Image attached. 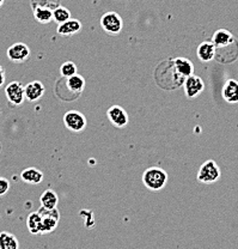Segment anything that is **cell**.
<instances>
[{
	"instance_id": "1",
	"label": "cell",
	"mask_w": 238,
	"mask_h": 249,
	"mask_svg": "<svg viewBox=\"0 0 238 249\" xmlns=\"http://www.w3.org/2000/svg\"><path fill=\"white\" fill-rule=\"evenodd\" d=\"M168 182L167 171L158 167H151L143 174V183L147 189L158 192L163 189Z\"/></svg>"
},
{
	"instance_id": "2",
	"label": "cell",
	"mask_w": 238,
	"mask_h": 249,
	"mask_svg": "<svg viewBox=\"0 0 238 249\" xmlns=\"http://www.w3.org/2000/svg\"><path fill=\"white\" fill-rule=\"evenodd\" d=\"M38 213L41 216V228H40V233H49L56 229L59 224V220H60V212L58 211V209H43L41 207L38 210Z\"/></svg>"
},
{
	"instance_id": "3",
	"label": "cell",
	"mask_w": 238,
	"mask_h": 249,
	"mask_svg": "<svg viewBox=\"0 0 238 249\" xmlns=\"http://www.w3.org/2000/svg\"><path fill=\"white\" fill-rule=\"evenodd\" d=\"M221 178V169L214 160H206L198 171V181L205 185L217 182Z\"/></svg>"
},
{
	"instance_id": "4",
	"label": "cell",
	"mask_w": 238,
	"mask_h": 249,
	"mask_svg": "<svg viewBox=\"0 0 238 249\" xmlns=\"http://www.w3.org/2000/svg\"><path fill=\"white\" fill-rule=\"evenodd\" d=\"M101 27L109 35H119L122 31V18L116 12H107L101 17Z\"/></svg>"
},
{
	"instance_id": "5",
	"label": "cell",
	"mask_w": 238,
	"mask_h": 249,
	"mask_svg": "<svg viewBox=\"0 0 238 249\" xmlns=\"http://www.w3.org/2000/svg\"><path fill=\"white\" fill-rule=\"evenodd\" d=\"M64 124L69 131L78 133L84 131L86 127V118L80 111L69 110L64 115Z\"/></svg>"
},
{
	"instance_id": "6",
	"label": "cell",
	"mask_w": 238,
	"mask_h": 249,
	"mask_svg": "<svg viewBox=\"0 0 238 249\" xmlns=\"http://www.w3.org/2000/svg\"><path fill=\"white\" fill-rule=\"evenodd\" d=\"M5 93L9 102L14 106H20L25 101L24 85L19 82H12L5 88Z\"/></svg>"
},
{
	"instance_id": "7",
	"label": "cell",
	"mask_w": 238,
	"mask_h": 249,
	"mask_svg": "<svg viewBox=\"0 0 238 249\" xmlns=\"http://www.w3.org/2000/svg\"><path fill=\"white\" fill-rule=\"evenodd\" d=\"M183 88H185V92L188 98H195L200 95L205 89V83L200 77L191 74L187 77L183 82Z\"/></svg>"
},
{
	"instance_id": "8",
	"label": "cell",
	"mask_w": 238,
	"mask_h": 249,
	"mask_svg": "<svg viewBox=\"0 0 238 249\" xmlns=\"http://www.w3.org/2000/svg\"><path fill=\"white\" fill-rule=\"evenodd\" d=\"M107 116L111 124H114L118 128H123V127H126L128 124L129 119L127 111L122 107H120V106H111L108 109Z\"/></svg>"
},
{
	"instance_id": "9",
	"label": "cell",
	"mask_w": 238,
	"mask_h": 249,
	"mask_svg": "<svg viewBox=\"0 0 238 249\" xmlns=\"http://www.w3.org/2000/svg\"><path fill=\"white\" fill-rule=\"evenodd\" d=\"M30 56V49L25 43L18 42L15 43L7 49V58L10 59L15 64H20L29 59Z\"/></svg>"
},
{
	"instance_id": "10",
	"label": "cell",
	"mask_w": 238,
	"mask_h": 249,
	"mask_svg": "<svg viewBox=\"0 0 238 249\" xmlns=\"http://www.w3.org/2000/svg\"><path fill=\"white\" fill-rule=\"evenodd\" d=\"M45 93V85L38 80L29 83L27 87H24V95L25 98L30 102H35V101L40 100Z\"/></svg>"
},
{
	"instance_id": "11",
	"label": "cell",
	"mask_w": 238,
	"mask_h": 249,
	"mask_svg": "<svg viewBox=\"0 0 238 249\" xmlns=\"http://www.w3.org/2000/svg\"><path fill=\"white\" fill-rule=\"evenodd\" d=\"M174 69L176 71V73L178 74L181 78L186 79L187 77L194 74V65L193 62L186 58H176L174 61Z\"/></svg>"
},
{
	"instance_id": "12",
	"label": "cell",
	"mask_w": 238,
	"mask_h": 249,
	"mask_svg": "<svg viewBox=\"0 0 238 249\" xmlns=\"http://www.w3.org/2000/svg\"><path fill=\"white\" fill-rule=\"evenodd\" d=\"M222 98L229 103H238V82L229 79L222 87Z\"/></svg>"
},
{
	"instance_id": "13",
	"label": "cell",
	"mask_w": 238,
	"mask_h": 249,
	"mask_svg": "<svg viewBox=\"0 0 238 249\" xmlns=\"http://www.w3.org/2000/svg\"><path fill=\"white\" fill-rule=\"evenodd\" d=\"M80 30H82V23L78 19H73V18H69L66 22L60 23L58 29H56L59 35L63 36L74 35V34L79 33Z\"/></svg>"
},
{
	"instance_id": "14",
	"label": "cell",
	"mask_w": 238,
	"mask_h": 249,
	"mask_svg": "<svg viewBox=\"0 0 238 249\" xmlns=\"http://www.w3.org/2000/svg\"><path fill=\"white\" fill-rule=\"evenodd\" d=\"M216 53H217L216 46H214L212 42H208V41H205V42L200 43L198 47V51H196L198 58L204 62H208L213 60V59L216 58Z\"/></svg>"
},
{
	"instance_id": "15",
	"label": "cell",
	"mask_w": 238,
	"mask_h": 249,
	"mask_svg": "<svg viewBox=\"0 0 238 249\" xmlns=\"http://www.w3.org/2000/svg\"><path fill=\"white\" fill-rule=\"evenodd\" d=\"M235 41L234 35L230 33L229 30L225 29H219L213 34V37H212V43L216 46V48H221V47H226L231 45Z\"/></svg>"
},
{
	"instance_id": "16",
	"label": "cell",
	"mask_w": 238,
	"mask_h": 249,
	"mask_svg": "<svg viewBox=\"0 0 238 249\" xmlns=\"http://www.w3.org/2000/svg\"><path fill=\"white\" fill-rule=\"evenodd\" d=\"M20 178L24 182L30 185H38L43 180V173L36 168H27L20 173Z\"/></svg>"
},
{
	"instance_id": "17",
	"label": "cell",
	"mask_w": 238,
	"mask_h": 249,
	"mask_svg": "<svg viewBox=\"0 0 238 249\" xmlns=\"http://www.w3.org/2000/svg\"><path fill=\"white\" fill-rule=\"evenodd\" d=\"M40 201H41V207H43V209H48V210L55 209V207L58 206L59 196L54 191H51V189H47V191H45L42 193V196H41L40 198Z\"/></svg>"
},
{
	"instance_id": "18",
	"label": "cell",
	"mask_w": 238,
	"mask_h": 249,
	"mask_svg": "<svg viewBox=\"0 0 238 249\" xmlns=\"http://www.w3.org/2000/svg\"><path fill=\"white\" fill-rule=\"evenodd\" d=\"M0 249H19L17 237L11 232H0Z\"/></svg>"
},
{
	"instance_id": "19",
	"label": "cell",
	"mask_w": 238,
	"mask_h": 249,
	"mask_svg": "<svg viewBox=\"0 0 238 249\" xmlns=\"http://www.w3.org/2000/svg\"><path fill=\"white\" fill-rule=\"evenodd\" d=\"M34 17L38 23L47 24L53 20V10L48 6H37L34 10Z\"/></svg>"
},
{
	"instance_id": "20",
	"label": "cell",
	"mask_w": 238,
	"mask_h": 249,
	"mask_svg": "<svg viewBox=\"0 0 238 249\" xmlns=\"http://www.w3.org/2000/svg\"><path fill=\"white\" fill-rule=\"evenodd\" d=\"M84 88H85V80L84 78L80 76V74L76 73L74 76L67 78V89H68L71 92L79 95V93L84 90Z\"/></svg>"
},
{
	"instance_id": "21",
	"label": "cell",
	"mask_w": 238,
	"mask_h": 249,
	"mask_svg": "<svg viewBox=\"0 0 238 249\" xmlns=\"http://www.w3.org/2000/svg\"><path fill=\"white\" fill-rule=\"evenodd\" d=\"M27 225L29 231L33 233V235H37L40 233V228H41V216L38 212H33V213L29 214L27 220Z\"/></svg>"
},
{
	"instance_id": "22",
	"label": "cell",
	"mask_w": 238,
	"mask_h": 249,
	"mask_svg": "<svg viewBox=\"0 0 238 249\" xmlns=\"http://www.w3.org/2000/svg\"><path fill=\"white\" fill-rule=\"evenodd\" d=\"M69 18H71V12L66 7L59 6L55 10H53V20H55L58 24L66 22Z\"/></svg>"
},
{
	"instance_id": "23",
	"label": "cell",
	"mask_w": 238,
	"mask_h": 249,
	"mask_svg": "<svg viewBox=\"0 0 238 249\" xmlns=\"http://www.w3.org/2000/svg\"><path fill=\"white\" fill-rule=\"evenodd\" d=\"M60 73L63 77H72L77 73V66L74 62L72 61H66L61 65L60 67Z\"/></svg>"
},
{
	"instance_id": "24",
	"label": "cell",
	"mask_w": 238,
	"mask_h": 249,
	"mask_svg": "<svg viewBox=\"0 0 238 249\" xmlns=\"http://www.w3.org/2000/svg\"><path fill=\"white\" fill-rule=\"evenodd\" d=\"M10 189V182L7 178L0 176V196H5Z\"/></svg>"
},
{
	"instance_id": "25",
	"label": "cell",
	"mask_w": 238,
	"mask_h": 249,
	"mask_svg": "<svg viewBox=\"0 0 238 249\" xmlns=\"http://www.w3.org/2000/svg\"><path fill=\"white\" fill-rule=\"evenodd\" d=\"M5 79H6V73H5V70L2 69V66H0V88L5 84Z\"/></svg>"
},
{
	"instance_id": "26",
	"label": "cell",
	"mask_w": 238,
	"mask_h": 249,
	"mask_svg": "<svg viewBox=\"0 0 238 249\" xmlns=\"http://www.w3.org/2000/svg\"><path fill=\"white\" fill-rule=\"evenodd\" d=\"M4 1H5V0H0V6H1V5L4 4Z\"/></svg>"
}]
</instances>
